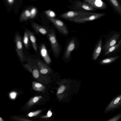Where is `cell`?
Listing matches in <instances>:
<instances>
[{
    "mask_svg": "<svg viewBox=\"0 0 121 121\" xmlns=\"http://www.w3.org/2000/svg\"><path fill=\"white\" fill-rule=\"evenodd\" d=\"M71 4L69 7L73 10L90 12L95 11L96 9L92 7L87 3L83 0L71 1Z\"/></svg>",
    "mask_w": 121,
    "mask_h": 121,
    "instance_id": "1",
    "label": "cell"
},
{
    "mask_svg": "<svg viewBox=\"0 0 121 121\" xmlns=\"http://www.w3.org/2000/svg\"><path fill=\"white\" fill-rule=\"evenodd\" d=\"M93 12L73 10L64 13L60 16V17L69 21L91 14Z\"/></svg>",
    "mask_w": 121,
    "mask_h": 121,
    "instance_id": "2",
    "label": "cell"
},
{
    "mask_svg": "<svg viewBox=\"0 0 121 121\" xmlns=\"http://www.w3.org/2000/svg\"><path fill=\"white\" fill-rule=\"evenodd\" d=\"M121 108V94L114 97L108 104L104 111L106 114L112 112Z\"/></svg>",
    "mask_w": 121,
    "mask_h": 121,
    "instance_id": "3",
    "label": "cell"
},
{
    "mask_svg": "<svg viewBox=\"0 0 121 121\" xmlns=\"http://www.w3.org/2000/svg\"><path fill=\"white\" fill-rule=\"evenodd\" d=\"M47 36L53 52L55 55H58L60 48L54 30L53 29L50 30Z\"/></svg>",
    "mask_w": 121,
    "mask_h": 121,
    "instance_id": "4",
    "label": "cell"
},
{
    "mask_svg": "<svg viewBox=\"0 0 121 121\" xmlns=\"http://www.w3.org/2000/svg\"><path fill=\"white\" fill-rule=\"evenodd\" d=\"M104 13H94L78 18L70 20L78 23H83L99 18L106 15Z\"/></svg>",
    "mask_w": 121,
    "mask_h": 121,
    "instance_id": "5",
    "label": "cell"
},
{
    "mask_svg": "<svg viewBox=\"0 0 121 121\" xmlns=\"http://www.w3.org/2000/svg\"><path fill=\"white\" fill-rule=\"evenodd\" d=\"M16 50L17 55L20 60L23 62L26 60V58L23 51V45L22 37L19 34L16 35L14 39Z\"/></svg>",
    "mask_w": 121,
    "mask_h": 121,
    "instance_id": "6",
    "label": "cell"
},
{
    "mask_svg": "<svg viewBox=\"0 0 121 121\" xmlns=\"http://www.w3.org/2000/svg\"><path fill=\"white\" fill-rule=\"evenodd\" d=\"M47 17L61 33L64 35H67L68 34V28L62 21L58 19L51 18L48 16Z\"/></svg>",
    "mask_w": 121,
    "mask_h": 121,
    "instance_id": "7",
    "label": "cell"
},
{
    "mask_svg": "<svg viewBox=\"0 0 121 121\" xmlns=\"http://www.w3.org/2000/svg\"><path fill=\"white\" fill-rule=\"evenodd\" d=\"M120 36L119 33L115 34L112 35L105 43L103 47V49L105 52L116 44Z\"/></svg>",
    "mask_w": 121,
    "mask_h": 121,
    "instance_id": "8",
    "label": "cell"
},
{
    "mask_svg": "<svg viewBox=\"0 0 121 121\" xmlns=\"http://www.w3.org/2000/svg\"><path fill=\"white\" fill-rule=\"evenodd\" d=\"M95 9H104L107 7L106 4L101 0H84Z\"/></svg>",
    "mask_w": 121,
    "mask_h": 121,
    "instance_id": "9",
    "label": "cell"
},
{
    "mask_svg": "<svg viewBox=\"0 0 121 121\" xmlns=\"http://www.w3.org/2000/svg\"><path fill=\"white\" fill-rule=\"evenodd\" d=\"M32 26L37 33H40L43 35H47L50 30L46 27L41 26L35 22L32 23Z\"/></svg>",
    "mask_w": 121,
    "mask_h": 121,
    "instance_id": "10",
    "label": "cell"
},
{
    "mask_svg": "<svg viewBox=\"0 0 121 121\" xmlns=\"http://www.w3.org/2000/svg\"><path fill=\"white\" fill-rule=\"evenodd\" d=\"M36 64L41 74H45L50 72L51 70L50 67L42 61L38 60L36 62Z\"/></svg>",
    "mask_w": 121,
    "mask_h": 121,
    "instance_id": "11",
    "label": "cell"
},
{
    "mask_svg": "<svg viewBox=\"0 0 121 121\" xmlns=\"http://www.w3.org/2000/svg\"><path fill=\"white\" fill-rule=\"evenodd\" d=\"M41 55L45 61L48 64L51 62V60L49 56L46 46L43 44H42L40 47Z\"/></svg>",
    "mask_w": 121,
    "mask_h": 121,
    "instance_id": "12",
    "label": "cell"
},
{
    "mask_svg": "<svg viewBox=\"0 0 121 121\" xmlns=\"http://www.w3.org/2000/svg\"><path fill=\"white\" fill-rule=\"evenodd\" d=\"M76 43L75 40L72 39L69 43L67 47L65 54V58H69L71 52L74 49L75 47Z\"/></svg>",
    "mask_w": 121,
    "mask_h": 121,
    "instance_id": "13",
    "label": "cell"
},
{
    "mask_svg": "<svg viewBox=\"0 0 121 121\" xmlns=\"http://www.w3.org/2000/svg\"><path fill=\"white\" fill-rule=\"evenodd\" d=\"M32 75L34 77L38 80L44 84L47 82L46 80L47 79L45 77L42 75L39 70L37 68L33 70L32 73Z\"/></svg>",
    "mask_w": 121,
    "mask_h": 121,
    "instance_id": "14",
    "label": "cell"
},
{
    "mask_svg": "<svg viewBox=\"0 0 121 121\" xmlns=\"http://www.w3.org/2000/svg\"><path fill=\"white\" fill-rule=\"evenodd\" d=\"M102 44V39L101 38L99 40L94 51L93 55V59L95 60L99 55L101 52Z\"/></svg>",
    "mask_w": 121,
    "mask_h": 121,
    "instance_id": "15",
    "label": "cell"
},
{
    "mask_svg": "<svg viewBox=\"0 0 121 121\" xmlns=\"http://www.w3.org/2000/svg\"><path fill=\"white\" fill-rule=\"evenodd\" d=\"M32 85L33 89L36 91L43 93L46 90L45 86L40 83L34 81Z\"/></svg>",
    "mask_w": 121,
    "mask_h": 121,
    "instance_id": "16",
    "label": "cell"
},
{
    "mask_svg": "<svg viewBox=\"0 0 121 121\" xmlns=\"http://www.w3.org/2000/svg\"><path fill=\"white\" fill-rule=\"evenodd\" d=\"M27 30L29 39L30 40L33 47L34 50L36 51L37 50V46L35 36L32 32L27 29Z\"/></svg>",
    "mask_w": 121,
    "mask_h": 121,
    "instance_id": "17",
    "label": "cell"
},
{
    "mask_svg": "<svg viewBox=\"0 0 121 121\" xmlns=\"http://www.w3.org/2000/svg\"><path fill=\"white\" fill-rule=\"evenodd\" d=\"M31 14L30 11L26 9L21 14L20 17V21L22 22L25 21L30 18Z\"/></svg>",
    "mask_w": 121,
    "mask_h": 121,
    "instance_id": "18",
    "label": "cell"
},
{
    "mask_svg": "<svg viewBox=\"0 0 121 121\" xmlns=\"http://www.w3.org/2000/svg\"><path fill=\"white\" fill-rule=\"evenodd\" d=\"M109 1L121 16V5L118 0H109Z\"/></svg>",
    "mask_w": 121,
    "mask_h": 121,
    "instance_id": "19",
    "label": "cell"
},
{
    "mask_svg": "<svg viewBox=\"0 0 121 121\" xmlns=\"http://www.w3.org/2000/svg\"><path fill=\"white\" fill-rule=\"evenodd\" d=\"M42 98L41 96H36L31 98L27 102L26 104V106L28 107H31L36 103Z\"/></svg>",
    "mask_w": 121,
    "mask_h": 121,
    "instance_id": "20",
    "label": "cell"
},
{
    "mask_svg": "<svg viewBox=\"0 0 121 121\" xmlns=\"http://www.w3.org/2000/svg\"><path fill=\"white\" fill-rule=\"evenodd\" d=\"M120 56L107 58L102 60L100 61V63L102 65L110 64L115 61L119 58Z\"/></svg>",
    "mask_w": 121,
    "mask_h": 121,
    "instance_id": "21",
    "label": "cell"
},
{
    "mask_svg": "<svg viewBox=\"0 0 121 121\" xmlns=\"http://www.w3.org/2000/svg\"><path fill=\"white\" fill-rule=\"evenodd\" d=\"M121 45V39L120 40L118 43L114 46L109 48L105 52L104 56H106L113 52L117 48H118Z\"/></svg>",
    "mask_w": 121,
    "mask_h": 121,
    "instance_id": "22",
    "label": "cell"
},
{
    "mask_svg": "<svg viewBox=\"0 0 121 121\" xmlns=\"http://www.w3.org/2000/svg\"><path fill=\"white\" fill-rule=\"evenodd\" d=\"M29 36L27 30L26 29L24 32L23 39V42L25 47L26 48H28L29 46Z\"/></svg>",
    "mask_w": 121,
    "mask_h": 121,
    "instance_id": "23",
    "label": "cell"
},
{
    "mask_svg": "<svg viewBox=\"0 0 121 121\" xmlns=\"http://www.w3.org/2000/svg\"><path fill=\"white\" fill-rule=\"evenodd\" d=\"M105 121H121V112Z\"/></svg>",
    "mask_w": 121,
    "mask_h": 121,
    "instance_id": "24",
    "label": "cell"
},
{
    "mask_svg": "<svg viewBox=\"0 0 121 121\" xmlns=\"http://www.w3.org/2000/svg\"><path fill=\"white\" fill-rule=\"evenodd\" d=\"M45 14L47 16L50 17L54 18L56 16V15L54 12L50 10L46 11L45 12Z\"/></svg>",
    "mask_w": 121,
    "mask_h": 121,
    "instance_id": "25",
    "label": "cell"
},
{
    "mask_svg": "<svg viewBox=\"0 0 121 121\" xmlns=\"http://www.w3.org/2000/svg\"><path fill=\"white\" fill-rule=\"evenodd\" d=\"M41 110H38L36 111L31 112L27 115V116L29 117H33L36 116L40 113L42 112Z\"/></svg>",
    "mask_w": 121,
    "mask_h": 121,
    "instance_id": "26",
    "label": "cell"
},
{
    "mask_svg": "<svg viewBox=\"0 0 121 121\" xmlns=\"http://www.w3.org/2000/svg\"><path fill=\"white\" fill-rule=\"evenodd\" d=\"M13 118L17 121H33L25 118L16 116L14 117Z\"/></svg>",
    "mask_w": 121,
    "mask_h": 121,
    "instance_id": "27",
    "label": "cell"
},
{
    "mask_svg": "<svg viewBox=\"0 0 121 121\" xmlns=\"http://www.w3.org/2000/svg\"><path fill=\"white\" fill-rule=\"evenodd\" d=\"M65 89V86L64 85H62L58 89L57 92V95H59L62 93L64 91Z\"/></svg>",
    "mask_w": 121,
    "mask_h": 121,
    "instance_id": "28",
    "label": "cell"
},
{
    "mask_svg": "<svg viewBox=\"0 0 121 121\" xmlns=\"http://www.w3.org/2000/svg\"><path fill=\"white\" fill-rule=\"evenodd\" d=\"M23 66L25 69L26 70L31 73H32L33 70L32 68L29 65L25 64H24Z\"/></svg>",
    "mask_w": 121,
    "mask_h": 121,
    "instance_id": "29",
    "label": "cell"
},
{
    "mask_svg": "<svg viewBox=\"0 0 121 121\" xmlns=\"http://www.w3.org/2000/svg\"><path fill=\"white\" fill-rule=\"evenodd\" d=\"M52 115V112L51 110H48L46 115L43 116L41 117L42 118H46L49 117H51Z\"/></svg>",
    "mask_w": 121,
    "mask_h": 121,
    "instance_id": "30",
    "label": "cell"
},
{
    "mask_svg": "<svg viewBox=\"0 0 121 121\" xmlns=\"http://www.w3.org/2000/svg\"><path fill=\"white\" fill-rule=\"evenodd\" d=\"M36 12V10L35 8H33L30 11L31 17L30 18L34 17L35 15Z\"/></svg>",
    "mask_w": 121,
    "mask_h": 121,
    "instance_id": "31",
    "label": "cell"
},
{
    "mask_svg": "<svg viewBox=\"0 0 121 121\" xmlns=\"http://www.w3.org/2000/svg\"><path fill=\"white\" fill-rule=\"evenodd\" d=\"M17 95L16 93L15 92H12L10 94V96L12 99H14L16 98Z\"/></svg>",
    "mask_w": 121,
    "mask_h": 121,
    "instance_id": "32",
    "label": "cell"
},
{
    "mask_svg": "<svg viewBox=\"0 0 121 121\" xmlns=\"http://www.w3.org/2000/svg\"><path fill=\"white\" fill-rule=\"evenodd\" d=\"M14 0H7L8 3L10 5H12L14 2Z\"/></svg>",
    "mask_w": 121,
    "mask_h": 121,
    "instance_id": "33",
    "label": "cell"
},
{
    "mask_svg": "<svg viewBox=\"0 0 121 121\" xmlns=\"http://www.w3.org/2000/svg\"><path fill=\"white\" fill-rule=\"evenodd\" d=\"M0 121H4L3 119L1 117H0Z\"/></svg>",
    "mask_w": 121,
    "mask_h": 121,
    "instance_id": "34",
    "label": "cell"
}]
</instances>
